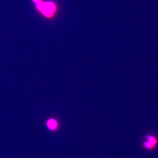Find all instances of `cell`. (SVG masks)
Wrapping results in <instances>:
<instances>
[{
    "label": "cell",
    "instance_id": "6da1fadb",
    "mask_svg": "<svg viewBox=\"0 0 158 158\" xmlns=\"http://www.w3.org/2000/svg\"><path fill=\"white\" fill-rule=\"evenodd\" d=\"M36 10L44 18L48 19L54 18L57 14L58 8L56 3L53 1L31 0Z\"/></svg>",
    "mask_w": 158,
    "mask_h": 158
},
{
    "label": "cell",
    "instance_id": "3957f363",
    "mask_svg": "<svg viewBox=\"0 0 158 158\" xmlns=\"http://www.w3.org/2000/svg\"><path fill=\"white\" fill-rule=\"evenodd\" d=\"M147 138L148 139V142H150L151 143H152L154 146L156 144V142H157L156 139L154 137H153L152 136L148 135L147 136Z\"/></svg>",
    "mask_w": 158,
    "mask_h": 158
},
{
    "label": "cell",
    "instance_id": "277c9868",
    "mask_svg": "<svg viewBox=\"0 0 158 158\" xmlns=\"http://www.w3.org/2000/svg\"><path fill=\"white\" fill-rule=\"evenodd\" d=\"M144 146L147 148V149H152L154 147V145H152V143H151L149 142H146L144 143Z\"/></svg>",
    "mask_w": 158,
    "mask_h": 158
},
{
    "label": "cell",
    "instance_id": "7a4b0ae2",
    "mask_svg": "<svg viewBox=\"0 0 158 158\" xmlns=\"http://www.w3.org/2000/svg\"><path fill=\"white\" fill-rule=\"evenodd\" d=\"M45 127L49 132H56L60 128V122L55 117H49L46 120Z\"/></svg>",
    "mask_w": 158,
    "mask_h": 158
}]
</instances>
